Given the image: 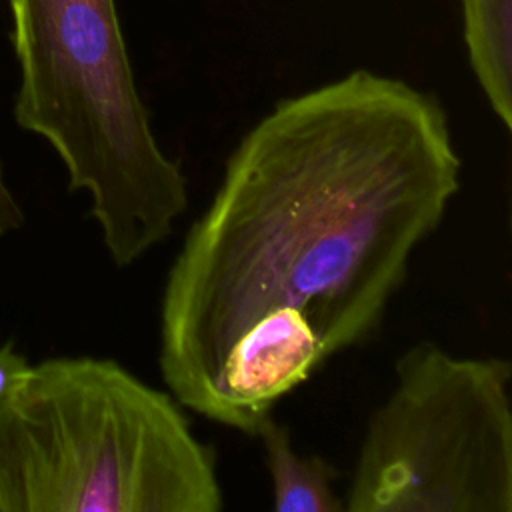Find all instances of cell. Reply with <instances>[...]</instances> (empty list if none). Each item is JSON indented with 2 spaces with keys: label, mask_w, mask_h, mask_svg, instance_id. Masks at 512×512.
Instances as JSON below:
<instances>
[{
  "label": "cell",
  "mask_w": 512,
  "mask_h": 512,
  "mask_svg": "<svg viewBox=\"0 0 512 512\" xmlns=\"http://www.w3.org/2000/svg\"><path fill=\"white\" fill-rule=\"evenodd\" d=\"M460 186L430 92L358 68L278 100L230 152L168 268L166 390L254 436L282 398L380 332Z\"/></svg>",
  "instance_id": "1"
},
{
  "label": "cell",
  "mask_w": 512,
  "mask_h": 512,
  "mask_svg": "<svg viewBox=\"0 0 512 512\" xmlns=\"http://www.w3.org/2000/svg\"><path fill=\"white\" fill-rule=\"evenodd\" d=\"M184 410L112 358L30 364L0 400V512H220Z\"/></svg>",
  "instance_id": "2"
},
{
  "label": "cell",
  "mask_w": 512,
  "mask_h": 512,
  "mask_svg": "<svg viewBox=\"0 0 512 512\" xmlns=\"http://www.w3.org/2000/svg\"><path fill=\"white\" fill-rule=\"evenodd\" d=\"M18 64L14 120L60 158L68 190L118 268L162 244L188 182L160 146L138 92L116 0H8Z\"/></svg>",
  "instance_id": "3"
},
{
  "label": "cell",
  "mask_w": 512,
  "mask_h": 512,
  "mask_svg": "<svg viewBox=\"0 0 512 512\" xmlns=\"http://www.w3.org/2000/svg\"><path fill=\"white\" fill-rule=\"evenodd\" d=\"M512 362L422 340L368 418L344 512H512Z\"/></svg>",
  "instance_id": "4"
},
{
  "label": "cell",
  "mask_w": 512,
  "mask_h": 512,
  "mask_svg": "<svg viewBox=\"0 0 512 512\" xmlns=\"http://www.w3.org/2000/svg\"><path fill=\"white\" fill-rule=\"evenodd\" d=\"M254 438L262 442L272 486V508L278 512H344L336 490L338 470L318 454H300L286 424L268 416Z\"/></svg>",
  "instance_id": "5"
},
{
  "label": "cell",
  "mask_w": 512,
  "mask_h": 512,
  "mask_svg": "<svg viewBox=\"0 0 512 512\" xmlns=\"http://www.w3.org/2000/svg\"><path fill=\"white\" fill-rule=\"evenodd\" d=\"M474 78L504 130L512 128V0H460Z\"/></svg>",
  "instance_id": "6"
},
{
  "label": "cell",
  "mask_w": 512,
  "mask_h": 512,
  "mask_svg": "<svg viewBox=\"0 0 512 512\" xmlns=\"http://www.w3.org/2000/svg\"><path fill=\"white\" fill-rule=\"evenodd\" d=\"M26 224L24 206L8 182L6 168L0 154V240L18 232Z\"/></svg>",
  "instance_id": "7"
},
{
  "label": "cell",
  "mask_w": 512,
  "mask_h": 512,
  "mask_svg": "<svg viewBox=\"0 0 512 512\" xmlns=\"http://www.w3.org/2000/svg\"><path fill=\"white\" fill-rule=\"evenodd\" d=\"M28 368V358L12 342H0V400L22 380Z\"/></svg>",
  "instance_id": "8"
}]
</instances>
